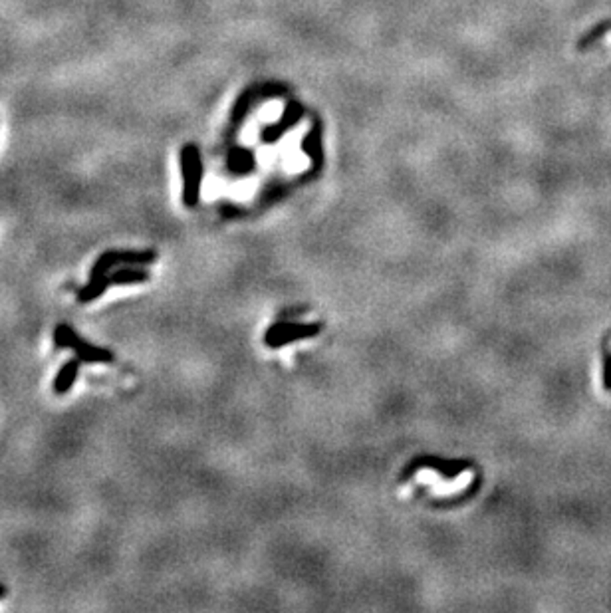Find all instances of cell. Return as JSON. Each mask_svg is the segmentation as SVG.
Wrapping results in <instances>:
<instances>
[{"mask_svg": "<svg viewBox=\"0 0 611 613\" xmlns=\"http://www.w3.org/2000/svg\"><path fill=\"white\" fill-rule=\"evenodd\" d=\"M54 344L60 349H72L76 357H80L84 364H112L114 362V354L105 347H97V345L86 342L82 335H77L74 332V327L67 324H60L54 327Z\"/></svg>", "mask_w": 611, "mask_h": 613, "instance_id": "1", "label": "cell"}, {"mask_svg": "<svg viewBox=\"0 0 611 613\" xmlns=\"http://www.w3.org/2000/svg\"><path fill=\"white\" fill-rule=\"evenodd\" d=\"M181 173H183V202L185 207H197L201 199L202 161L201 153L195 145H185L181 149Z\"/></svg>", "mask_w": 611, "mask_h": 613, "instance_id": "2", "label": "cell"}, {"mask_svg": "<svg viewBox=\"0 0 611 613\" xmlns=\"http://www.w3.org/2000/svg\"><path fill=\"white\" fill-rule=\"evenodd\" d=\"M322 332L320 324H292V322H282L272 326L264 335V342L268 347H282V345L296 342V340H306L314 337Z\"/></svg>", "mask_w": 611, "mask_h": 613, "instance_id": "3", "label": "cell"}, {"mask_svg": "<svg viewBox=\"0 0 611 613\" xmlns=\"http://www.w3.org/2000/svg\"><path fill=\"white\" fill-rule=\"evenodd\" d=\"M80 364H82V359L74 357V359H67L66 364L60 367V371L54 377V384H52V389H54L56 395H64V393H67L74 387L77 374H80Z\"/></svg>", "mask_w": 611, "mask_h": 613, "instance_id": "4", "label": "cell"}, {"mask_svg": "<svg viewBox=\"0 0 611 613\" xmlns=\"http://www.w3.org/2000/svg\"><path fill=\"white\" fill-rule=\"evenodd\" d=\"M115 260V266H147L157 260L155 250H112Z\"/></svg>", "mask_w": 611, "mask_h": 613, "instance_id": "5", "label": "cell"}, {"mask_svg": "<svg viewBox=\"0 0 611 613\" xmlns=\"http://www.w3.org/2000/svg\"><path fill=\"white\" fill-rule=\"evenodd\" d=\"M151 278V274L141 266H121L112 274L114 286H134V284H145Z\"/></svg>", "mask_w": 611, "mask_h": 613, "instance_id": "6", "label": "cell"}, {"mask_svg": "<svg viewBox=\"0 0 611 613\" xmlns=\"http://www.w3.org/2000/svg\"><path fill=\"white\" fill-rule=\"evenodd\" d=\"M109 286H114V284H112V276H107V274L90 278L86 286L77 292V302H80V304H90V302L97 300L102 294H105V290Z\"/></svg>", "mask_w": 611, "mask_h": 613, "instance_id": "7", "label": "cell"}, {"mask_svg": "<svg viewBox=\"0 0 611 613\" xmlns=\"http://www.w3.org/2000/svg\"><path fill=\"white\" fill-rule=\"evenodd\" d=\"M607 30H611V22H603V24H600L598 28H593L592 32H590V34H588V36H585V38L580 42V48H585L588 44H592L593 40L600 38L602 34H605V32H607Z\"/></svg>", "mask_w": 611, "mask_h": 613, "instance_id": "8", "label": "cell"}, {"mask_svg": "<svg viewBox=\"0 0 611 613\" xmlns=\"http://www.w3.org/2000/svg\"><path fill=\"white\" fill-rule=\"evenodd\" d=\"M4 594H6V587L0 584V597H2V595H4Z\"/></svg>", "mask_w": 611, "mask_h": 613, "instance_id": "9", "label": "cell"}]
</instances>
